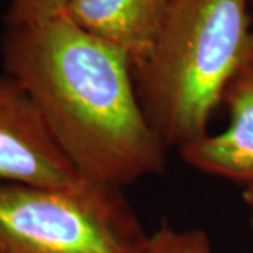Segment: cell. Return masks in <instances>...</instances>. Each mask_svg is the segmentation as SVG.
<instances>
[{"instance_id":"5b68a950","label":"cell","mask_w":253,"mask_h":253,"mask_svg":"<svg viewBox=\"0 0 253 253\" xmlns=\"http://www.w3.org/2000/svg\"><path fill=\"white\" fill-rule=\"evenodd\" d=\"M222 103L229 110L225 131L201 136L179 152L200 172L248 184L253 180V61L249 58L229 82Z\"/></svg>"},{"instance_id":"52a82bcc","label":"cell","mask_w":253,"mask_h":253,"mask_svg":"<svg viewBox=\"0 0 253 253\" xmlns=\"http://www.w3.org/2000/svg\"><path fill=\"white\" fill-rule=\"evenodd\" d=\"M141 253H215L203 231H176L162 225L148 235Z\"/></svg>"},{"instance_id":"7a4b0ae2","label":"cell","mask_w":253,"mask_h":253,"mask_svg":"<svg viewBox=\"0 0 253 253\" xmlns=\"http://www.w3.org/2000/svg\"><path fill=\"white\" fill-rule=\"evenodd\" d=\"M251 0H172L135 72L145 114L166 146L207 135L212 113L251 51Z\"/></svg>"},{"instance_id":"30bf717a","label":"cell","mask_w":253,"mask_h":253,"mask_svg":"<svg viewBox=\"0 0 253 253\" xmlns=\"http://www.w3.org/2000/svg\"><path fill=\"white\" fill-rule=\"evenodd\" d=\"M251 7L253 9V0H251ZM251 61H253V27H252V40H251V51H249V56Z\"/></svg>"},{"instance_id":"3957f363","label":"cell","mask_w":253,"mask_h":253,"mask_svg":"<svg viewBox=\"0 0 253 253\" xmlns=\"http://www.w3.org/2000/svg\"><path fill=\"white\" fill-rule=\"evenodd\" d=\"M146 239L120 187L0 181V253H141Z\"/></svg>"},{"instance_id":"ba28073f","label":"cell","mask_w":253,"mask_h":253,"mask_svg":"<svg viewBox=\"0 0 253 253\" xmlns=\"http://www.w3.org/2000/svg\"><path fill=\"white\" fill-rule=\"evenodd\" d=\"M71 0H11L6 26H23L46 21L62 14Z\"/></svg>"},{"instance_id":"277c9868","label":"cell","mask_w":253,"mask_h":253,"mask_svg":"<svg viewBox=\"0 0 253 253\" xmlns=\"http://www.w3.org/2000/svg\"><path fill=\"white\" fill-rule=\"evenodd\" d=\"M0 181L51 189L86 183L30 94L9 75L0 76Z\"/></svg>"},{"instance_id":"9c48e42d","label":"cell","mask_w":253,"mask_h":253,"mask_svg":"<svg viewBox=\"0 0 253 253\" xmlns=\"http://www.w3.org/2000/svg\"><path fill=\"white\" fill-rule=\"evenodd\" d=\"M244 200L248 208H249V211H251V222H252L253 226V180L249 181L248 184H245Z\"/></svg>"},{"instance_id":"8992f818","label":"cell","mask_w":253,"mask_h":253,"mask_svg":"<svg viewBox=\"0 0 253 253\" xmlns=\"http://www.w3.org/2000/svg\"><path fill=\"white\" fill-rule=\"evenodd\" d=\"M170 4L172 0H71L63 13L126 52L135 72L151 54Z\"/></svg>"},{"instance_id":"6da1fadb","label":"cell","mask_w":253,"mask_h":253,"mask_svg":"<svg viewBox=\"0 0 253 253\" xmlns=\"http://www.w3.org/2000/svg\"><path fill=\"white\" fill-rule=\"evenodd\" d=\"M1 58L82 179L121 189L165 168L168 146L145 114L134 66L120 48L62 13L6 26Z\"/></svg>"}]
</instances>
